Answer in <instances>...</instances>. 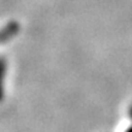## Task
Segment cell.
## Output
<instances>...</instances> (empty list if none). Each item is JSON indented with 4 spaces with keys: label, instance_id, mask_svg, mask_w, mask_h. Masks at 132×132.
<instances>
[{
    "label": "cell",
    "instance_id": "6da1fadb",
    "mask_svg": "<svg viewBox=\"0 0 132 132\" xmlns=\"http://www.w3.org/2000/svg\"><path fill=\"white\" fill-rule=\"evenodd\" d=\"M20 28L21 27L17 21H10L6 24H4L0 28V44H4L16 37L17 33L20 32Z\"/></svg>",
    "mask_w": 132,
    "mask_h": 132
},
{
    "label": "cell",
    "instance_id": "7a4b0ae2",
    "mask_svg": "<svg viewBox=\"0 0 132 132\" xmlns=\"http://www.w3.org/2000/svg\"><path fill=\"white\" fill-rule=\"evenodd\" d=\"M6 70H7V62L4 56H0V103L4 99V82L6 78Z\"/></svg>",
    "mask_w": 132,
    "mask_h": 132
},
{
    "label": "cell",
    "instance_id": "3957f363",
    "mask_svg": "<svg viewBox=\"0 0 132 132\" xmlns=\"http://www.w3.org/2000/svg\"><path fill=\"white\" fill-rule=\"evenodd\" d=\"M130 118H131V120H132V105L130 106Z\"/></svg>",
    "mask_w": 132,
    "mask_h": 132
},
{
    "label": "cell",
    "instance_id": "277c9868",
    "mask_svg": "<svg viewBox=\"0 0 132 132\" xmlns=\"http://www.w3.org/2000/svg\"><path fill=\"white\" fill-rule=\"evenodd\" d=\"M126 132H132V125H131V126H130V127L127 128V130H126Z\"/></svg>",
    "mask_w": 132,
    "mask_h": 132
}]
</instances>
